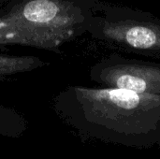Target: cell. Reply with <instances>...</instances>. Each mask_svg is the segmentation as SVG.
Returning <instances> with one entry per match:
<instances>
[{"label":"cell","instance_id":"1","mask_svg":"<svg viewBox=\"0 0 160 159\" xmlns=\"http://www.w3.org/2000/svg\"><path fill=\"white\" fill-rule=\"evenodd\" d=\"M52 107L83 140L136 148L160 144L158 95L71 85L53 98Z\"/></svg>","mask_w":160,"mask_h":159},{"label":"cell","instance_id":"2","mask_svg":"<svg viewBox=\"0 0 160 159\" xmlns=\"http://www.w3.org/2000/svg\"><path fill=\"white\" fill-rule=\"evenodd\" d=\"M101 0H9L0 12V46L60 52L88 32Z\"/></svg>","mask_w":160,"mask_h":159},{"label":"cell","instance_id":"3","mask_svg":"<svg viewBox=\"0 0 160 159\" xmlns=\"http://www.w3.org/2000/svg\"><path fill=\"white\" fill-rule=\"evenodd\" d=\"M87 33L122 51L160 57V18L140 8L101 1Z\"/></svg>","mask_w":160,"mask_h":159},{"label":"cell","instance_id":"4","mask_svg":"<svg viewBox=\"0 0 160 159\" xmlns=\"http://www.w3.org/2000/svg\"><path fill=\"white\" fill-rule=\"evenodd\" d=\"M89 76L102 87L160 96V62L128 58L114 52L92 66Z\"/></svg>","mask_w":160,"mask_h":159},{"label":"cell","instance_id":"5","mask_svg":"<svg viewBox=\"0 0 160 159\" xmlns=\"http://www.w3.org/2000/svg\"><path fill=\"white\" fill-rule=\"evenodd\" d=\"M47 66V63L36 56H12L0 54V81L10 76L29 72Z\"/></svg>","mask_w":160,"mask_h":159},{"label":"cell","instance_id":"6","mask_svg":"<svg viewBox=\"0 0 160 159\" xmlns=\"http://www.w3.org/2000/svg\"><path fill=\"white\" fill-rule=\"evenodd\" d=\"M27 129V122L23 115L14 109L0 104V136L18 139Z\"/></svg>","mask_w":160,"mask_h":159},{"label":"cell","instance_id":"7","mask_svg":"<svg viewBox=\"0 0 160 159\" xmlns=\"http://www.w3.org/2000/svg\"><path fill=\"white\" fill-rule=\"evenodd\" d=\"M8 1H9V0H0V7H4L6 4H8Z\"/></svg>","mask_w":160,"mask_h":159},{"label":"cell","instance_id":"8","mask_svg":"<svg viewBox=\"0 0 160 159\" xmlns=\"http://www.w3.org/2000/svg\"><path fill=\"white\" fill-rule=\"evenodd\" d=\"M6 5H7V4H6ZM6 5H5V6H6ZM5 6H4V7H5ZM0 7V12H1V10L3 9V7Z\"/></svg>","mask_w":160,"mask_h":159}]
</instances>
